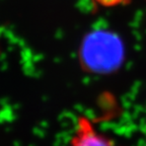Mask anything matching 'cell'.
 <instances>
[{"mask_svg": "<svg viewBox=\"0 0 146 146\" xmlns=\"http://www.w3.org/2000/svg\"><path fill=\"white\" fill-rule=\"evenodd\" d=\"M96 5L104 8H114V7L126 5L130 2V0H92Z\"/></svg>", "mask_w": 146, "mask_h": 146, "instance_id": "cell-3", "label": "cell"}, {"mask_svg": "<svg viewBox=\"0 0 146 146\" xmlns=\"http://www.w3.org/2000/svg\"><path fill=\"white\" fill-rule=\"evenodd\" d=\"M123 58V42L112 32L100 30L90 32L80 44V65L87 72L111 73L120 67Z\"/></svg>", "mask_w": 146, "mask_h": 146, "instance_id": "cell-1", "label": "cell"}, {"mask_svg": "<svg viewBox=\"0 0 146 146\" xmlns=\"http://www.w3.org/2000/svg\"><path fill=\"white\" fill-rule=\"evenodd\" d=\"M68 146H116L111 138L96 129L88 117L81 115L77 118L75 128Z\"/></svg>", "mask_w": 146, "mask_h": 146, "instance_id": "cell-2", "label": "cell"}]
</instances>
